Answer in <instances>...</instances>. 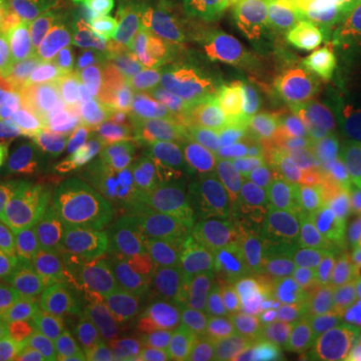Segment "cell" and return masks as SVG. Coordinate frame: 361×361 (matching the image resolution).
<instances>
[{
	"label": "cell",
	"mask_w": 361,
	"mask_h": 361,
	"mask_svg": "<svg viewBox=\"0 0 361 361\" xmlns=\"http://www.w3.org/2000/svg\"><path fill=\"white\" fill-rule=\"evenodd\" d=\"M289 177V89L249 56L169 157L141 217L169 245H201L241 197Z\"/></svg>",
	"instance_id": "1"
},
{
	"label": "cell",
	"mask_w": 361,
	"mask_h": 361,
	"mask_svg": "<svg viewBox=\"0 0 361 361\" xmlns=\"http://www.w3.org/2000/svg\"><path fill=\"white\" fill-rule=\"evenodd\" d=\"M56 249L97 241L141 217L133 193L116 89L85 80L68 101L40 113L25 133Z\"/></svg>",
	"instance_id": "2"
},
{
	"label": "cell",
	"mask_w": 361,
	"mask_h": 361,
	"mask_svg": "<svg viewBox=\"0 0 361 361\" xmlns=\"http://www.w3.org/2000/svg\"><path fill=\"white\" fill-rule=\"evenodd\" d=\"M85 80L125 89L161 56L217 32L233 0H28Z\"/></svg>",
	"instance_id": "3"
},
{
	"label": "cell",
	"mask_w": 361,
	"mask_h": 361,
	"mask_svg": "<svg viewBox=\"0 0 361 361\" xmlns=\"http://www.w3.org/2000/svg\"><path fill=\"white\" fill-rule=\"evenodd\" d=\"M249 52L233 40L209 32V37L185 44V49L161 56L153 68H145L137 80L116 89V116H121V145L129 165L133 193L145 205L157 177L165 173L169 157L189 137L205 109L221 97Z\"/></svg>",
	"instance_id": "4"
},
{
	"label": "cell",
	"mask_w": 361,
	"mask_h": 361,
	"mask_svg": "<svg viewBox=\"0 0 361 361\" xmlns=\"http://www.w3.org/2000/svg\"><path fill=\"white\" fill-rule=\"evenodd\" d=\"M165 249L169 241L145 217L104 233L97 241L56 249L40 277V289L20 313L37 325V334L61 361H85L97 349L129 285Z\"/></svg>",
	"instance_id": "5"
},
{
	"label": "cell",
	"mask_w": 361,
	"mask_h": 361,
	"mask_svg": "<svg viewBox=\"0 0 361 361\" xmlns=\"http://www.w3.org/2000/svg\"><path fill=\"white\" fill-rule=\"evenodd\" d=\"M253 297L261 293H253L209 241H201V245H169L129 285V293L121 297V305L113 310L97 345L121 341V337L221 325L241 305H249Z\"/></svg>",
	"instance_id": "6"
},
{
	"label": "cell",
	"mask_w": 361,
	"mask_h": 361,
	"mask_svg": "<svg viewBox=\"0 0 361 361\" xmlns=\"http://www.w3.org/2000/svg\"><path fill=\"white\" fill-rule=\"evenodd\" d=\"M289 177L325 193H361V97L313 65L289 80Z\"/></svg>",
	"instance_id": "7"
},
{
	"label": "cell",
	"mask_w": 361,
	"mask_h": 361,
	"mask_svg": "<svg viewBox=\"0 0 361 361\" xmlns=\"http://www.w3.org/2000/svg\"><path fill=\"white\" fill-rule=\"evenodd\" d=\"M52 233L25 137L0 129V301L25 310L49 269Z\"/></svg>",
	"instance_id": "8"
},
{
	"label": "cell",
	"mask_w": 361,
	"mask_h": 361,
	"mask_svg": "<svg viewBox=\"0 0 361 361\" xmlns=\"http://www.w3.org/2000/svg\"><path fill=\"white\" fill-rule=\"evenodd\" d=\"M209 245L229 261V269L253 293H273V289L293 285L301 261H297L293 205L285 197L281 180L241 197L229 209V217L217 225Z\"/></svg>",
	"instance_id": "9"
},
{
	"label": "cell",
	"mask_w": 361,
	"mask_h": 361,
	"mask_svg": "<svg viewBox=\"0 0 361 361\" xmlns=\"http://www.w3.org/2000/svg\"><path fill=\"white\" fill-rule=\"evenodd\" d=\"M225 329L237 361H317V337L325 325L310 289L297 281L253 297L225 322Z\"/></svg>",
	"instance_id": "10"
},
{
	"label": "cell",
	"mask_w": 361,
	"mask_h": 361,
	"mask_svg": "<svg viewBox=\"0 0 361 361\" xmlns=\"http://www.w3.org/2000/svg\"><path fill=\"white\" fill-rule=\"evenodd\" d=\"M85 361H237L229 329L221 325H197L177 334H145L121 337L97 345Z\"/></svg>",
	"instance_id": "11"
},
{
	"label": "cell",
	"mask_w": 361,
	"mask_h": 361,
	"mask_svg": "<svg viewBox=\"0 0 361 361\" xmlns=\"http://www.w3.org/2000/svg\"><path fill=\"white\" fill-rule=\"evenodd\" d=\"M361 261V193H341L313 225L301 253V281H322Z\"/></svg>",
	"instance_id": "12"
},
{
	"label": "cell",
	"mask_w": 361,
	"mask_h": 361,
	"mask_svg": "<svg viewBox=\"0 0 361 361\" xmlns=\"http://www.w3.org/2000/svg\"><path fill=\"white\" fill-rule=\"evenodd\" d=\"M310 289L317 317L329 334L341 341L349 361H361V261L349 269H337L322 281H301Z\"/></svg>",
	"instance_id": "13"
},
{
	"label": "cell",
	"mask_w": 361,
	"mask_h": 361,
	"mask_svg": "<svg viewBox=\"0 0 361 361\" xmlns=\"http://www.w3.org/2000/svg\"><path fill=\"white\" fill-rule=\"evenodd\" d=\"M37 13L32 4L20 0L13 8H0V129L8 133V109H13V89H16V73L25 61L28 40L37 37Z\"/></svg>",
	"instance_id": "14"
},
{
	"label": "cell",
	"mask_w": 361,
	"mask_h": 361,
	"mask_svg": "<svg viewBox=\"0 0 361 361\" xmlns=\"http://www.w3.org/2000/svg\"><path fill=\"white\" fill-rule=\"evenodd\" d=\"M297 13L322 16L325 25L341 28L345 37H353L361 44V0H289Z\"/></svg>",
	"instance_id": "15"
},
{
	"label": "cell",
	"mask_w": 361,
	"mask_h": 361,
	"mask_svg": "<svg viewBox=\"0 0 361 361\" xmlns=\"http://www.w3.org/2000/svg\"><path fill=\"white\" fill-rule=\"evenodd\" d=\"M317 361H349V353L341 349V341L329 329H322V337H317Z\"/></svg>",
	"instance_id": "16"
},
{
	"label": "cell",
	"mask_w": 361,
	"mask_h": 361,
	"mask_svg": "<svg viewBox=\"0 0 361 361\" xmlns=\"http://www.w3.org/2000/svg\"><path fill=\"white\" fill-rule=\"evenodd\" d=\"M13 4H20V0H0V8H13Z\"/></svg>",
	"instance_id": "17"
},
{
	"label": "cell",
	"mask_w": 361,
	"mask_h": 361,
	"mask_svg": "<svg viewBox=\"0 0 361 361\" xmlns=\"http://www.w3.org/2000/svg\"><path fill=\"white\" fill-rule=\"evenodd\" d=\"M357 97H361V85H357Z\"/></svg>",
	"instance_id": "18"
},
{
	"label": "cell",
	"mask_w": 361,
	"mask_h": 361,
	"mask_svg": "<svg viewBox=\"0 0 361 361\" xmlns=\"http://www.w3.org/2000/svg\"><path fill=\"white\" fill-rule=\"evenodd\" d=\"M49 361H61V357H49Z\"/></svg>",
	"instance_id": "19"
}]
</instances>
